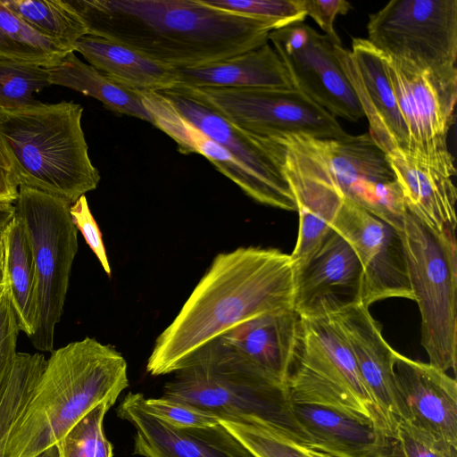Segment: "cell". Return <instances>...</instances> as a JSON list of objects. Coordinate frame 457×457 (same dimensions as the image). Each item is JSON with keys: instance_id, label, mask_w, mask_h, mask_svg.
Wrapping results in <instances>:
<instances>
[{"instance_id": "1", "label": "cell", "mask_w": 457, "mask_h": 457, "mask_svg": "<svg viewBox=\"0 0 457 457\" xmlns=\"http://www.w3.org/2000/svg\"><path fill=\"white\" fill-rule=\"evenodd\" d=\"M87 35L173 68L209 64L262 46L273 28L202 0H68Z\"/></svg>"}, {"instance_id": "2", "label": "cell", "mask_w": 457, "mask_h": 457, "mask_svg": "<svg viewBox=\"0 0 457 457\" xmlns=\"http://www.w3.org/2000/svg\"><path fill=\"white\" fill-rule=\"evenodd\" d=\"M295 276L290 254L275 248L238 247L217 254L172 322L156 338L147 372L174 373L237 325L294 307Z\"/></svg>"}, {"instance_id": "3", "label": "cell", "mask_w": 457, "mask_h": 457, "mask_svg": "<svg viewBox=\"0 0 457 457\" xmlns=\"http://www.w3.org/2000/svg\"><path fill=\"white\" fill-rule=\"evenodd\" d=\"M26 407L14 422L4 457H34L104 402L129 386L125 358L91 337L51 352Z\"/></svg>"}, {"instance_id": "4", "label": "cell", "mask_w": 457, "mask_h": 457, "mask_svg": "<svg viewBox=\"0 0 457 457\" xmlns=\"http://www.w3.org/2000/svg\"><path fill=\"white\" fill-rule=\"evenodd\" d=\"M269 138L287 179L313 185L399 228L405 200L386 154L369 133L339 138L283 133Z\"/></svg>"}, {"instance_id": "5", "label": "cell", "mask_w": 457, "mask_h": 457, "mask_svg": "<svg viewBox=\"0 0 457 457\" xmlns=\"http://www.w3.org/2000/svg\"><path fill=\"white\" fill-rule=\"evenodd\" d=\"M83 107L72 101L0 110V130L12 156L19 187L75 203L96 188L81 126Z\"/></svg>"}, {"instance_id": "6", "label": "cell", "mask_w": 457, "mask_h": 457, "mask_svg": "<svg viewBox=\"0 0 457 457\" xmlns=\"http://www.w3.org/2000/svg\"><path fill=\"white\" fill-rule=\"evenodd\" d=\"M163 392L210 411L221 420L258 418L298 442L288 386L220 352L212 343L174 372Z\"/></svg>"}, {"instance_id": "7", "label": "cell", "mask_w": 457, "mask_h": 457, "mask_svg": "<svg viewBox=\"0 0 457 457\" xmlns=\"http://www.w3.org/2000/svg\"><path fill=\"white\" fill-rule=\"evenodd\" d=\"M408 276L421 318V345L429 364L446 372L457 358L455 231L438 232L408 210L399 228Z\"/></svg>"}, {"instance_id": "8", "label": "cell", "mask_w": 457, "mask_h": 457, "mask_svg": "<svg viewBox=\"0 0 457 457\" xmlns=\"http://www.w3.org/2000/svg\"><path fill=\"white\" fill-rule=\"evenodd\" d=\"M302 325L301 345L288 381L292 403L330 408L370 421L386 434L335 319L302 317Z\"/></svg>"}, {"instance_id": "9", "label": "cell", "mask_w": 457, "mask_h": 457, "mask_svg": "<svg viewBox=\"0 0 457 457\" xmlns=\"http://www.w3.org/2000/svg\"><path fill=\"white\" fill-rule=\"evenodd\" d=\"M65 200L20 186L16 213L28 234L36 269L37 321L30 338L43 352L54 350L55 326L63 313L70 275L78 252V229Z\"/></svg>"}, {"instance_id": "10", "label": "cell", "mask_w": 457, "mask_h": 457, "mask_svg": "<svg viewBox=\"0 0 457 457\" xmlns=\"http://www.w3.org/2000/svg\"><path fill=\"white\" fill-rule=\"evenodd\" d=\"M368 41L420 70L456 66L457 1L393 0L370 14Z\"/></svg>"}, {"instance_id": "11", "label": "cell", "mask_w": 457, "mask_h": 457, "mask_svg": "<svg viewBox=\"0 0 457 457\" xmlns=\"http://www.w3.org/2000/svg\"><path fill=\"white\" fill-rule=\"evenodd\" d=\"M182 87L236 127L257 137L299 133L339 138L347 134L334 116L294 87Z\"/></svg>"}, {"instance_id": "12", "label": "cell", "mask_w": 457, "mask_h": 457, "mask_svg": "<svg viewBox=\"0 0 457 457\" xmlns=\"http://www.w3.org/2000/svg\"><path fill=\"white\" fill-rule=\"evenodd\" d=\"M384 59L408 131L410 149L406 154L454 162L447 147V136L457 99L456 66L420 70L386 55Z\"/></svg>"}, {"instance_id": "13", "label": "cell", "mask_w": 457, "mask_h": 457, "mask_svg": "<svg viewBox=\"0 0 457 457\" xmlns=\"http://www.w3.org/2000/svg\"><path fill=\"white\" fill-rule=\"evenodd\" d=\"M292 86L332 116L356 122L364 117L357 96L335 54L334 44L297 22L269 34Z\"/></svg>"}, {"instance_id": "14", "label": "cell", "mask_w": 457, "mask_h": 457, "mask_svg": "<svg viewBox=\"0 0 457 457\" xmlns=\"http://www.w3.org/2000/svg\"><path fill=\"white\" fill-rule=\"evenodd\" d=\"M331 228L353 247L363 269L362 303L405 298L414 301L403 241L398 230L385 220L347 201Z\"/></svg>"}, {"instance_id": "15", "label": "cell", "mask_w": 457, "mask_h": 457, "mask_svg": "<svg viewBox=\"0 0 457 457\" xmlns=\"http://www.w3.org/2000/svg\"><path fill=\"white\" fill-rule=\"evenodd\" d=\"M206 137L228 151L260 184L266 205L296 211V202L270 138L250 134L222 117L182 87L160 92Z\"/></svg>"}, {"instance_id": "16", "label": "cell", "mask_w": 457, "mask_h": 457, "mask_svg": "<svg viewBox=\"0 0 457 457\" xmlns=\"http://www.w3.org/2000/svg\"><path fill=\"white\" fill-rule=\"evenodd\" d=\"M295 270L294 308L302 317L332 315L362 303V266L351 245L333 228Z\"/></svg>"}, {"instance_id": "17", "label": "cell", "mask_w": 457, "mask_h": 457, "mask_svg": "<svg viewBox=\"0 0 457 457\" xmlns=\"http://www.w3.org/2000/svg\"><path fill=\"white\" fill-rule=\"evenodd\" d=\"M334 50L368 120L370 137L386 154H407L408 131L386 75L384 55L367 38H353L351 51L342 45H335Z\"/></svg>"}, {"instance_id": "18", "label": "cell", "mask_w": 457, "mask_h": 457, "mask_svg": "<svg viewBox=\"0 0 457 457\" xmlns=\"http://www.w3.org/2000/svg\"><path fill=\"white\" fill-rule=\"evenodd\" d=\"M331 316L348 342L386 434L394 437L398 425L406 420L394 371L396 351L386 341L379 323L363 303L348 306Z\"/></svg>"}, {"instance_id": "19", "label": "cell", "mask_w": 457, "mask_h": 457, "mask_svg": "<svg viewBox=\"0 0 457 457\" xmlns=\"http://www.w3.org/2000/svg\"><path fill=\"white\" fill-rule=\"evenodd\" d=\"M302 334V317L291 307L255 316L211 343L270 379L288 386Z\"/></svg>"}, {"instance_id": "20", "label": "cell", "mask_w": 457, "mask_h": 457, "mask_svg": "<svg viewBox=\"0 0 457 457\" xmlns=\"http://www.w3.org/2000/svg\"><path fill=\"white\" fill-rule=\"evenodd\" d=\"M141 393H129L119 404L118 417L131 423L133 454L143 457H254L220 423L204 428H177L146 413Z\"/></svg>"}, {"instance_id": "21", "label": "cell", "mask_w": 457, "mask_h": 457, "mask_svg": "<svg viewBox=\"0 0 457 457\" xmlns=\"http://www.w3.org/2000/svg\"><path fill=\"white\" fill-rule=\"evenodd\" d=\"M394 371L406 420L457 448V383L429 363L395 353Z\"/></svg>"}, {"instance_id": "22", "label": "cell", "mask_w": 457, "mask_h": 457, "mask_svg": "<svg viewBox=\"0 0 457 457\" xmlns=\"http://www.w3.org/2000/svg\"><path fill=\"white\" fill-rule=\"evenodd\" d=\"M402 189L407 210L429 228L455 231V167L395 151L386 154Z\"/></svg>"}, {"instance_id": "23", "label": "cell", "mask_w": 457, "mask_h": 457, "mask_svg": "<svg viewBox=\"0 0 457 457\" xmlns=\"http://www.w3.org/2000/svg\"><path fill=\"white\" fill-rule=\"evenodd\" d=\"M293 414L298 443L333 457H368L389 436L370 421L330 408L293 403Z\"/></svg>"}, {"instance_id": "24", "label": "cell", "mask_w": 457, "mask_h": 457, "mask_svg": "<svg viewBox=\"0 0 457 457\" xmlns=\"http://www.w3.org/2000/svg\"><path fill=\"white\" fill-rule=\"evenodd\" d=\"M140 96L152 117L153 125L172 138L181 154L203 155L245 194L254 201L266 204L260 184L248 170L223 146L184 119L162 93L140 92Z\"/></svg>"}, {"instance_id": "25", "label": "cell", "mask_w": 457, "mask_h": 457, "mask_svg": "<svg viewBox=\"0 0 457 457\" xmlns=\"http://www.w3.org/2000/svg\"><path fill=\"white\" fill-rule=\"evenodd\" d=\"M176 73L177 87H293L282 61L268 43L209 64L178 68Z\"/></svg>"}, {"instance_id": "26", "label": "cell", "mask_w": 457, "mask_h": 457, "mask_svg": "<svg viewBox=\"0 0 457 457\" xmlns=\"http://www.w3.org/2000/svg\"><path fill=\"white\" fill-rule=\"evenodd\" d=\"M74 51L115 82L138 92H162L178 85L176 68L100 37H82Z\"/></svg>"}, {"instance_id": "27", "label": "cell", "mask_w": 457, "mask_h": 457, "mask_svg": "<svg viewBox=\"0 0 457 457\" xmlns=\"http://www.w3.org/2000/svg\"><path fill=\"white\" fill-rule=\"evenodd\" d=\"M5 281L21 331L31 337L37 321V276L30 242L17 213L4 230Z\"/></svg>"}, {"instance_id": "28", "label": "cell", "mask_w": 457, "mask_h": 457, "mask_svg": "<svg viewBox=\"0 0 457 457\" xmlns=\"http://www.w3.org/2000/svg\"><path fill=\"white\" fill-rule=\"evenodd\" d=\"M51 85L62 86L100 101L108 110L153 124L140 92L126 87L69 53L59 64L47 68Z\"/></svg>"}, {"instance_id": "29", "label": "cell", "mask_w": 457, "mask_h": 457, "mask_svg": "<svg viewBox=\"0 0 457 457\" xmlns=\"http://www.w3.org/2000/svg\"><path fill=\"white\" fill-rule=\"evenodd\" d=\"M71 52L38 33L0 0V57L51 68Z\"/></svg>"}, {"instance_id": "30", "label": "cell", "mask_w": 457, "mask_h": 457, "mask_svg": "<svg viewBox=\"0 0 457 457\" xmlns=\"http://www.w3.org/2000/svg\"><path fill=\"white\" fill-rule=\"evenodd\" d=\"M31 28L74 52V46L87 29L74 9L62 0H3Z\"/></svg>"}, {"instance_id": "31", "label": "cell", "mask_w": 457, "mask_h": 457, "mask_svg": "<svg viewBox=\"0 0 457 457\" xmlns=\"http://www.w3.org/2000/svg\"><path fill=\"white\" fill-rule=\"evenodd\" d=\"M41 353H17L5 392L0 400V457H4L10 431L19 418L45 370Z\"/></svg>"}, {"instance_id": "32", "label": "cell", "mask_w": 457, "mask_h": 457, "mask_svg": "<svg viewBox=\"0 0 457 457\" xmlns=\"http://www.w3.org/2000/svg\"><path fill=\"white\" fill-rule=\"evenodd\" d=\"M220 423L254 457H311L285 431L255 417Z\"/></svg>"}, {"instance_id": "33", "label": "cell", "mask_w": 457, "mask_h": 457, "mask_svg": "<svg viewBox=\"0 0 457 457\" xmlns=\"http://www.w3.org/2000/svg\"><path fill=\"white\" fill-rule=\"evenodd\" d=\"M51 86L47 68L0 57V110L12 111L36 104L33 94Z\"/></svg>"}, {"instance_id": "34", "label": "cell", "mask_w": 457, "mask_h": 457, "mask_svg": "<svg viewBox=\"0 0 457 457\" xmlns=\"http://www.w3.org/2000/svg\"><path fill=\"white\" fill-rule=\"evenodd\" d=\"M113 404L104 402L76 423L57 443L61 457H112V445L105 436L104 419Z\"/></svg>"}, {"instance_id": "35", "label": "cell", "mask_w": 457, "mask_h": 457, "mask_svg": "<svg viewBox=\"0 0 457 457\" xmlns=\"http://www.w3.org/2000/svg\"><path fill=\"white\" fill-rule=\"evenodd\" d=\"M213 7L242 13L269 23L273 30L303 22V0H202Z\"/></svg>"}, {"instance_id": "36", "label": "cell", "mask_w": 457, "mask_h": 457, "mask_svg": "<svg viewBox=\"0 0 457 457\" xmlns=\"http://www.w3.org/2000/svg\"><path fill=\"white\" fill-rule=\"evenodd\" d=\"M142 409L155 419L177 428H204L220 424L221 418L183 400L164 395L157 398L140 396Z\"/></svg>"}, {"instance_id": "37", "label": "cell", "mask_w": 457, "mask_h": 457, "mask_svg": "<svg viewBox=\"0 0 457 457\" xmlns=\"http://www.w3.org/2000/svg\"><path fill=\"white\" fill-rule=\"evenodd\" d=\"M403 457H457V448L408 421L401 422L394 436Z\"/></svg>"}, {"instance_id": "38", "label": "cell", "mask_w": 457, "mask_h": 457, "mask_svg": "<svg viewBox=\"0 0 457 457\" xmlns=\"http://www.w3.org/2000/svg\"><path fill=\"white\" fill-rule=\"evenodd\" d=\"M20 331L6 287L0 300V400L5 392L12 371Z\"/></svg>"}, {"instance_id": "39", "label": "cell", "mask_w": 457, "mask_h": 457, "mask_svg": "<svg viewBox=\"0 0 457 457\" xmlns=\"http://www.w3.org/2000/svg\"><path fill=\"white\" fill-rule=\"evenodd\" d=\"M70 213L75 227L84 237L85 241L96 254L106 274L110 276L112 270L102 233L91 213L85 195L80 196L75 203L71 204Z\"/></svg>"}, {"instance_id": "40", "label": "cell", "mask_w": 457, "mask_h": 457, "mask_svg": "<svg viewBox=\"0 0 457 457\" xmlns=\"http://www.w3.org/2000/svg\"><path fill=\"white\" fill-rule=\"evenodd\" d=\"M306 15L312 17L325 35L336 45H342L334 29L335 19L338 14H346L351 9L345 0H303Z\"/></svg>"}, {"instance_id": "41", "label": "cell", "mask_w": 457, "mask_h": 457, "mask_svg": "<svg viewBox=\"0 0 457 457\" xmlns=\"http://www.w3.org/2000/svg\"><path fill=\"white\" fill-rule=\"evenodd\" d=\"M19 183L12 156L0 130V201L15 203Z\"/></svg>"}, {"instance_id": "42", "label": "cell", "mask_w": 457, "mask_h": 457, "mask_svg": "<svg viewBox=\"0 0 457 457\" xmlns=\"http://www.w3.org/2000/svg\"><path fill=\"white\" fill-rule=\"evenodd\" d=\"M368 457H403L395 437L386 436Z\"/></svg>"}, {"instance_id": "43", "label": "cell", "mask_w": 457, "mask_h": 457, "mask_svg": "<svg viewBox=\"0 0 457 457\" xmlns=\"http://www.w3.org/2000/svg\"><path fill=\"white\" fill-rule=\"evenodd\" d=\"M15 213V203L0 201V232L6 228Z\"/></svg>"}, {"instance_id": "44", "label": "cell", "mask_w": 457, "mask_h": 457, "mask_svg": "<svg viewBox=\"0 0 457 457\" xmlns=\"http://www.w3.org/2000/svg\"><path fill=\"white\" fill-rule=\"evenodd\" d=\"M4 230L3 232H0V281L4 280L5 278Z\"/></svg>"}, {"instance_id": "45", "label": "cell", "mask_w": 457, "mask_h": 457, "mask_svg": "<svg viewBox=\"0 0 457 457\" xmlns=\"http://www.w3.org/2000/svg\"><path fill=\"white\" fill-rule=\"evenodd\" d=\"M34 457H61L60 450L58 445H53L44 451L40 452Z\"/></svg>"}, {"instance_id": "46", "label": "cell", "mask_w": 457, "mask_h": 457, "mask_svg": "<svg viewBox=\"0 0 457 457\" xmlns=\"http://www.w3.org/2000/svg\"><path fill=\"white\" fill-rule=\"evenodd\" d=\"M302 445V448L303 451L311 457H333L329 454H327L323 452L314 450L309 447L304 446L303 445L300 444Z\"/></svg>"}, {"instance_id": "47", "label": "cell", "mask_w": 457, "mask_h": 457, "mask_svg": "<svg viewBox=\"0 0 457 457\" xmlns=\"http://www.w3.org/2000/svg\"><path fill=\"white\" fill-rule=\"evenodd\" d=\"M6 290V281L5 278L0 281V300L2 299L4 292Z\"/></svg>"}]
</instances>
